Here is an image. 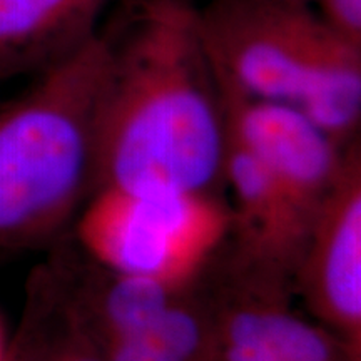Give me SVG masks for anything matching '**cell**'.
<instances>
[{"instance_id": "obj_8", "label": "cell", "mask_w": 361, "mask_h": 361, "mask_svg": "<svg viewBox=\"0 0 361 361\" xmlns=\"http://www.w3.org/2000/svg\"><path fill=\"white\" fill-rule=\"evenodd\" d=\"M116 0H0V80L37 75L101 32Z\"/></svg>"}, {"instance_id": "obj_1", "label": "cell", "mask_w": 361, "mask_h": 361, "mask_svg": "<svg viewBox=\"0 0 361 361\" xmlns=\"http://www.w3.org/2000/svg\"><path fill=\"white\" fill-rule=\"evenodd\" d=\"M96 117V189H224L228 134L192 0H128Z\"/></svg>"}, {"instance_id": "obj_12", "label": "cell", "mask_w": 361, "mask_h": 361, "mask_svg": "<svg viewBox=\"0 0 361 361\" xmlns=\"http://www.w3.org/2000/svg\"><path fill=\"white\" fill-rule=\"evenodd\" d=\"M216 346L221 351L223 361H276L259 346L236 338L221 336L218 331H216Z\"/></svg>"}, {"instance_id": "obj_5", "label": "cell", "mask_w": 361, "mask_h": 361, "mask_svg": "<svg viewBox=\"0 0 361 361\" xmlns=\"http://www.w3.org/2000/svg\"><path fill=\"white\" fill-rule=\"evenodd\" d=\"M216 80L228 137L264 166L296 214L311 228L355 142L340 146L291 104L245 96Z\"/></svg>"}, {"instance_id": "obj_7", "label": "cell", "mask_w": 361, "mask_h": 361, "mask_svg": "<svg viewBox=\"0 0 361 361\" xmlns=\"http://www.w3.org/2000/svg\"><path fill=\"white\" fill-rule=\"evenodd\" d=\"M228 134V133H226ZM224 189L231 194L229 263L293 288L310 228L255 156L228 137Z\"/></svg>"}, {"instance_id": "obj_6", "label": "cell", "mask_w": 361, "mask_h": 361, "mask_svg": "<svg viewBox=\"0 0 361 361\" xmlns=\"http://www.w3.org/2000/svg\"><path fill=\"white\" fill-rule=\"evenodd\" d=\"M293 288L313 318L353 350L361 338V144L346 154L336 184L306 238Z\"/></svg>"}, {"instance_id": "obj_11", "label": "cell", "mask_w": 361, "mask_h": 361, "mask_svg": "<svg viewBox=\"0 0 361 361\" xmlns=\"http://www.w3.org/2000/svg\"><path fill=\"white\" fill-rule=\"evenodd\" d=\"M316 12L336 34L361 45V0H311Z\"/></svg>"}, {"instance_id": "obj_9", "label": "cell", "mask_w": 361, "mask_h": 361, "mask_svg": "<svg viewBox=\"0 0 361 361\" xmlns=\"http://www.w3.org/2000/svg\"><path fill=\"white\" fill-rule=\"evenodd\" d=\"M25 314L27 323L45 341L39 361H106L97 355V343L64 313L40 271L30 283Z\"/></svg>"}, {"instance_id": "obj_4", "label": "cell", "mask_w": 361, "mask_h": 361, "mask_svg": "<svg viewBox=\"0 0 361 361\" xmlns=\"http://www.w3.org/2000/svg\"><path fill=\"white\" fill-rule=\"evenodd\" d=\"M69 234L104 269L189 288L229 243L231 211L218 194L99 188Z\"/></svg>"}, {"instance_id": "obj_3", "label": "cell", "mask_w": 361, "mask_h": 361, "mask_svg": "<svg viewBox=\"0 0 361 361\" xmlns=\"http://www.w3.org/2000/svg\"><path fill=\"white\" fill-rule=\"evenodd\" d=\"M202 44L221 82L291 104L333 141L360 139L361 45L295 0H207L197 7Z\"/></svg>"}, {"instance_id": "obj_2", "label": "cell", "mask_w": 361, "mask_h": 361, "mask_svg": "<svg viewBox=\"0 0 361 361\" xmlns=\"http://www.w3.org/2000/svg\"><path fill=\"white\" fill-rule=\"evenodd\" d=\"M111 29L0 102V252L56 246L96 191Z\"/></svg>"}, {"instance_id": "obj_13", "label": "cell", "mask_w": 361, "mask_h": 361, "mask_svg": "<svg viewBox=\"0 0 361 361\" xmlns=\"http://www.w3.org/2000/svg\"><path fill=\"white\" fill-rule=\"evenodd\" d=\"M295 2H301V4H310V6H311V0H295Z\"/></svg>"}, {"instance_id": "obj_10", "label": "cell", "mask_w": 361, "mask_h": 361, "mask_svg": "<svg viewBox=\"0 0 361 361\" xmlns=\"http://www.w3.org/2000/svg\"><path fill=\"white\" fill-rule=\"evenodd\" d=\"M106 361H186L149 335H134L104 345Z\"/></svg>"}]
</instances>
